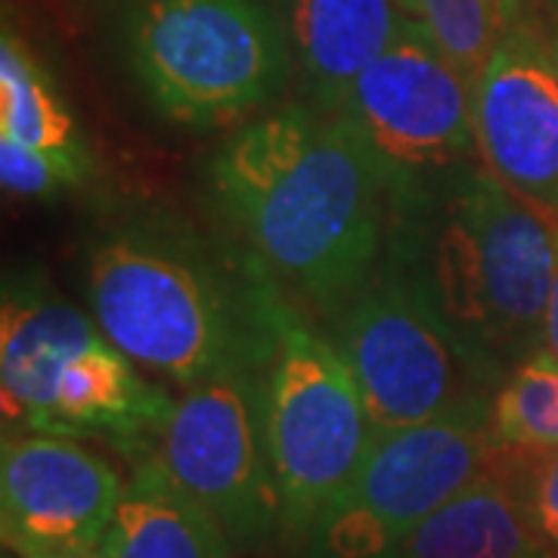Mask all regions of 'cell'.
<instances>
[{"label": "cell", "instance_id": "1", "mask_svg": "<svg viewBox=\"0 0 558 558\" xmlns=\"http://www.w3.org/2000/svg\"><path fill=\"white\" fill-rule=\"evenodd\" d=\"M211 199L279 289L341 311L373 277L391 186L339 112L286 106L242 124L208 161Z\"/></svg>", "mask_w": 558, "mask_h": 558}, {"label": "cell", "instance_id": "2", "mask_svg": "<svg viewBox=\"0 0 558 558\" xmlns=\"http://www.w3.org/2000/svg\"><path fill=\"white\" fill-rule=\"evenodd\" d=\"M87 301L124 357L190 388L267 369L289 304L255 255H218L165 220H137L94 245Z\"/></svg>", "mask_w": 558, "mask_h": 558}, {"label": "cell", "instance_id": "3", "mask_svg": "<svg viewBox=\"0 0 558 558\" xmlns=\"http://www.w3.org/2000/svg\"><path fill=\"white\" fill-rule=\"evenodd\" d=\"M385 245L494 379L543 351L558 230L487 168L462 161L395 196Z\"/></svg>", "mask_w": 558, "mask_h": 558}, {"label": "cell", "instance_id": "4", "mask_svg": "<svg viewBox=\"0 0 558 558\" xmlns=\"http://www.w3.org/2000/svg\"><path fill=\"white\" fill-rule=\"evenodd\" d=\"M0 400L7 435L100 438L140 462L153 459L174 407L97 319L38 277L7 279L3 289Z\"/></svg>", "mask_w": 558, "mask_h": 558}, {"label": "cell", "instance_id": "5", "mask_svg": "<svg viewBox=\"0 0 558 558\" xmlns=\"http://www.w3.org/2000/svg\"><path fill=\"white\" fill-rule=\"evenodd\" d=\"M124 47L146 100L190 128L264 109L289 78L286 35L258 0H134Z\"/></svg>", "mask_w": 558, "mask_h": 558}, {"label": "cell", "instance_id": "6", "mask_svg": "<svg viewBox=\"0 0 558 558\" xmlns=\"http://www.w3.org/2000/svg\"><path fill=\"white\" fill-rule=\"evenodd\" d=\"M494 403L478 398L373 440L351 484L301 534L304 558H398L422 521L490 469Z\"/></svg>", "mask_w": 558, "mask_h": 558}, {"label": "cell", "instance_id": "7", "mask_svg": "<svg viewBox=\"0 0 558 558\" xmlns=\"http://www.w3.org/2000/svg\"><path fill=\"white\" fill-rule=\"evenodd\" d=\"M336 344L357 376L376 438L487 398L497 381L388 245L373 277L341 307Z\"/></svg>", "mask_w": 558, "mask_h": 558}, {"label": "cell", "instance_id": "8", "mask_svg": "<svg viewBox=\"0 0 558 558\" xmlns=\"http://www.w3.org/2000/svg\"><path fill=\"white\" fill-rule=\"evenodd\" d=\"M264 416L282 531L301 537L357 475L376 432L339 344L323 339L289 304L264 373Z\"/></svg>", "mask_w": 558, "mask_h": 558}, {"label": "cell", "instance_id": "9", "mask_svg": "<svg viewBox=\"0 0 558 558\" xmlns=\"http://www.w3.org/2000/svg\"><path fill=\"white\" fill-rule=\"evenodd\" d=\"M264 373L252 369L193 385L174 400L153 457L218 521L236 549L258 546L282 527L267 447Z\"/></svg>", "mask_w": 558, "mask_h": 558}, {"label": "cell", "instance_id": "10", "mask_svg": "<svg viewBox=\"0 0 558 558\" xmlns=\"http://www.w3.org/2000/svg\"><path fill=\"white\" fill-rule=\"evenodd\" d=\"M339 116L373 153L391 199L478 149L472 84L407 16L395 44L354 81Z\"/></svg>", "mask_w": 558, "mask_h": 558}, {"label": "cell", "instance_id": "11", "mask_svg": "<svg viewBox=\"0 0 558 558\" xmlns=\"http://www.w3.org/2000/svg\"><path fill=\"white\" fill-rule=\"evenodd\" d=\"M124 484L116 469L60 435H7L0 450V527L16 556L100 546Z\"/></svg>", "mask_w": 558, "mask_h": 558}, {"label": "cell", "instance_id": "12", "mask_svg": "<svg viewBox=\"0 0 558 558\" xmlns=\"http://www.w3.org/2000/svg\"><path fill=\"white\" fill-rule=\"evenodd\" d=\"M484 168L539 211L558 215L556 50L512 22L472 87Z\"/></svg>", "mask_w": 558, "mask_h": 558}, {"label": "cell", "instance_id": "13", "mask_svg": "<svg viewBox=\"0 0 558 558\" xmlns=\"http://www.w3.org/2000/svg\"><path fill=\"white\" fill-rule=\"evenodd\" d=\"M398 0H289V32L323 112H341L354 81L395 44Z\"/></svg>", "mask_w": 558, "mask_h": 558}, {"label": "cell", "instance_id": "14", "mask_svg": "<svg viewBox=\"0 0 558 558\" xmlns=\"http://www.w3.org/2000/svg\"><path fill=\"white\" fill-rule=\"evenodd\" d=\"M398 558H549V549L524 497L487 469L422 521Z\"/></svg>", "mask_w": 558, "mask_h": 558}, {"label": "cell", "instance_id": "15", "mask_svg": "<svg viewBox=\"0 0 558 558\" xmlns=\"http://www.w3.org/2000/svg\"><path fill=\"white\" fill-rule=\"evenodd\" d=\"M100 549L106 558H233L236 546L156 459H143L121 490Z\"/></svg>", "mask_w": 558, "mask_h": 558}, {"label": "cell", "instance_id": "16", "mask_svg": "<svg viewBox=\"0 0 558 558\" xmlns=\"http://www.w3.org/2000/svg\"><path fill=\"white\" fill-rule=\"evenodd\" d=\"M0 137L20 140L57 161L72 186L84 183L94 168L57 84L10 25H3L0 38Z\"/></svg>", "mask_w": 558, "mask_h": 558}, {"label": "cell", "instance_id": "17", "mask_svg": "<svg viewBox=\"0 0 558 558\" xmlns=\"http://www.w3.org/2000/svg\"><path fill=\"white\" fill-rule=\"evenodd\" d=\"M398 7L428 32L472 87L512 25L502 0H398Z\"/></svg>", "mask_w": 558, "mask_h": 558}, {"label": "cell", "instance_id": "18", "mask_svg": "<svg viewBox=\"0 0 558 558\" xmlns=\"http://www.w3.org/2000/svg\"><path fill=\"white\" fill-rule=\"evenodd\" d=\"M499 447H558V360L543 348L502 379L494 398Z\"/></svg>", "mask_w": 558, "mask_h": 558}, {"label": "cell", "instance_id": "19", "mask_svg": "<svg viewBox=\"0 0 558 558\" xmlns=\"http://www.w3.org/2000/svg\"><path fill=\"white\" fill-rule=\"evenodd\" d=\"M0 180L7 193L22 199H47L72 186L57 161L13 137H0Z\"/></svg>", "mask_w": 558, "mask_h": 558}, {"label": "cell", "instance_id": "20", "mask_svg": "<svg viewBox=\"0 0 558 558\" xmlns=\"http://www.w3.org/2000/svg\"><path fill=\"white\" fill-rule=\"evenodd\" d=\"M524 502L543 539L558 546V447H549V453L537 459Z\"/></svg>", "mask_w": 558, "mask_h": 558}, {"label": "cell", "instance_id": "21", "mask_svg": "<svg viewBox=\"0 0 558 558\" xmlns=\"http://www.w3.org/2000/svg\"><path fill=\"white\" fill-rule=\"evenodd\" d=\"M543 348L558 360V274L553 282V295H549V307H546V329H543Z\"/></svg>", "mask_w": 558, "mask_h": 558}, {"label": "cell", "instance_id": "22", "mask_svg": "<svg viewBox=\"0 0 558 558\" xmlns=\"http://www.w3.org/2000/svg\"><path fill=\"white\" fill-rule=\"evenodd\" d=\"M22 558H106L100 546H87V549H65V553H32Z\"/></svg>", "mask_w": 558, "mask_h": 558}, {"label": "cell", "instance_id": "23", "mask_svg": "<svg viewBox=\"0 0 558 558\" xmlns=\"http://www.w3.org/2000/svg\"><path fill=\"white\" fill-rule=\"evenodd\" d=\"M502 7H506V13H509V20L519 22V7H521V0H502Z\"/></svg>", "mask_w": 558, "mask_h": 558}, {"label": "cell", "instance_id": "24", "mask_svg": "<svg viewBox=\"0 0 558 558\" xmlns=\"http://www.w3.org/2000/svg\"><path fill=\"white\" fill-rule=\"evenodd\" d=\"M556 62H558V47H556Z\"/></svg>", "mask_w": 558, "mask_h": 558}, {"label": "cell", "instance_id": "25", "mask_svg": "<svg viewBox=\"0 0 558 558\" xmlns=\"http://www.w3.org/2000/svg\"><path fill=\"white\" fill-rule=\"evenodd\" d=\"M553 3H558V0H553Z\"/></svg>", "mask_w": 558, "mask_h": 558}]
</instances>
